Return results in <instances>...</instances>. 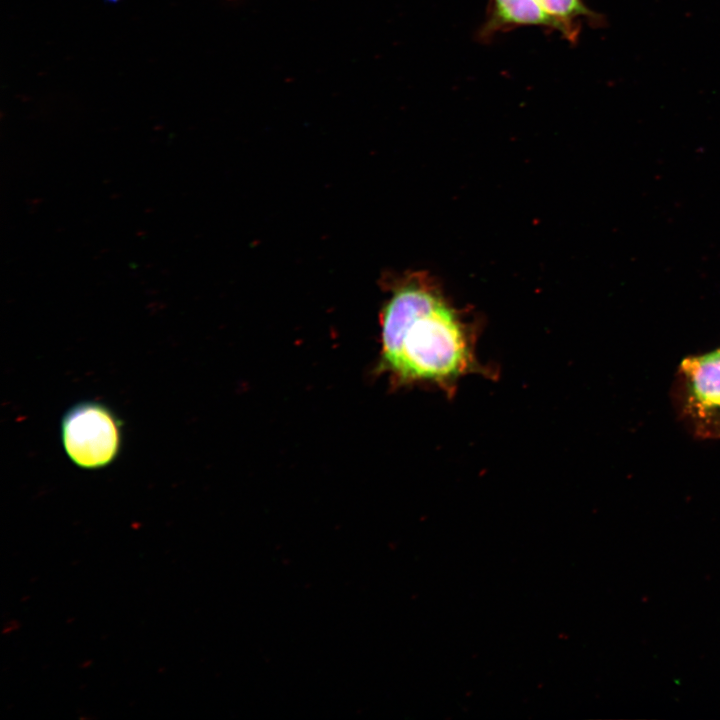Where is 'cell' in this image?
Returning <instances> with one entry per match:
<instances>
[{
    "label": "cell",
    "mask_w": 720,
    "mask_h": 720,
    "mask_svg": "<svg viewBox=\"0 0 720 720\" xmlns=\"http://www.w3.org/2000/svg\"><path fill=\"white\" fill-rule=\"evenodd\" d=\"M381 346L382 368L401 384H431L451 394L461 378L484 371L470 329L420 281L398 287L385 305Z\"/></svg>",
    "instance_id": "cell-1"
},
{
    "label": "cell",
    "mask_w": 720,
    "mask_h": 720,
    "mask_svg": "<svg viewBox=\"0 0 720 720\" xmlns=\"http://www.w3.org/2000/svg\"><path fill=\"white\" fill-rule=\"evenodd\" d=\"M61 438L69 459L83 469L112 463L121 448V424L105 405L86 401L71 407L61 422Z\"/></svg>",
    "instance_id": "cell-2"
},
{
    "label": "cell",
    "mask_w": 720,
    "mask_h": 720,
    "mask_svg": "<svg viewBox=\"0 0 720 720\" xmlns=\"http://www.w3.org/2000/svg\"><path fill=\"white\" fill-rule=\"evenodd\" d=\"M688 402L698 415H720V349L688 357L681 364Z\"/></svg>",
    "instance_id": "cell-3"
},
{
    "label": "cell",
    "mask_w": 720,
    "mask_h": 720,
    "mask_svg": "<svg viewBox=\"0 0 720 720\" xmlns=\"http://www.w3.org/2000/svg\"><path fill=\"white\" fill-rule=\"evenodd\" d=\"M525 26L556 30L554 22L537 0H491L480 29V39L487 40L500 32Z\"/></svg>",
    "instance_id": "cell-4"
},
{
    "label": "cell",
    "mask_w": 720,
    "mask_h": 720,
    "mask_svg": "<svg viewBox=\"0 0 720 720\" xmlns=\"http://www.w3.org/2000/svg\"><path fill=\"white\" fill-rule=\"evenodd\" d=\"M537 2L552 19L556 30L570 42L577 40L583 19L593 21L599 18L583 0H537Z\"/></svg>",
    "instance_id": "cell-5"
}]
</instances>
